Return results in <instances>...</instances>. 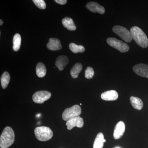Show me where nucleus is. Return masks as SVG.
Returning <instances> with one entry per match:
<instances>
[{
    "label": "nucleus",
    "instance_id": "1",
    "mask_svg": "<svg viewBox=\"0 0 148 148\" xmlns=\"http://www.w3.org/2000/svg\"><path fill=\"white\" fill-rule=\"evenodd\" d=\"M132 38L140 47L146 48L148 46V39L145 34L138 27H132L130 30Z\"/></svg>",
    "mask_w": 148,
    "mask_h": 148
},
{
    "label": "nucleus",
    "instance_id": "2",
    "mask_svg": "<svg viewBox=\"0 0 148 148\" xmlns=\"http://www.w3.org/2000/svg\"><path fill=\"white\" fill-rule=\"evenodd\" d=\"M15 135L13 129L7 126L4 128L0 137V147L1 148H8L14 142Z\"/></svg>",
    "mask_w": 148,
    "mask_h": 148
},
{
    "label": "nucleus",
    "instance_id": "3",
    "mask_svg": "<svg viewBox=\"0 0 148 148\" xmlns=\"http://www.w3.org/2000/svg\"><path fill=\"white\" fill-rule=\"evenodd\" d=\"M36 138L40 141H47L50 140L53 136V132L49 127L40 126L35 128Z\"/></svg>",
    "mask_w": 148,
    "mask_h": 148
},
{
    "label": "nucleus",
    "instance_id": "4",
    "mask_svg": "<svg viewBox=\"0 0 148 148\" xmlns=\"http://www.w3.org/2000/svg\"><path fill=\"white\" fill-rule=\"evenodd\" d=\"M107 42L109 45L119 51L121 52H126L129 50V46L127 44L115 38H108Z\"/></svg>",
    "mask_w": 148,
    "mask_h": 148
},
{
    "label": "nucleus",
    "instance_id": "5",
    "mask_svg": "<svg viewBox=\"0 0 148 148\" xmlns=\"http://www.w3.org/2000/svg\"><path fill=\"white\" fill-rule=\"evenodd\" d=\"M81 112L80 107L78 105H75L64 111L62 114V118L64 120L68 121L73 118L79 116Z\"/></svg>",
    "mask_w": 148,
    "mask_h": 148
},
{
    "label": "nucleus",
    "instance_id": "6",
    "mask_svg": "<svg viewBox=\"0 0 148 148\" xmlns=\"http://www.w3.org/2000/svg\"><path fill=\"white\" fill-rule=\"evenodd\" d=\"M113 31L115 34L119 36L124 41L131 42L132 38L130 32L126 28L120 26H115L113 27Z\"/></svg>",
    "mask_w": 148,
    "mask_h": 148
},
{
    "label": "nucleus",
    "instance_id": "7",
    "mask_svg": "<svg viewBox=\"0 0 148 148\" xmlns=\"http://www.w3.org/2000/svg\"><path fill=\"white\" fill-rule=\"evenodd\" d=\"M51 92L46 90H40L35 92L33 95V100L35 103L42 104L51 97Z\"/></svg>",
    "mask_w": 148,
    "mask_h": 148
},
{
    "label": "nucleus",
    "instance_id": "8",
    "mask_svg": "<svg viewBox=\"0 0 148 148\" xmlns=\"http://www.w3.org/2000/svg\"><path fill=\"white\" fill-rule=\"evenodd\" d=\"M84 124V122L83 119L79 116L73 118L69 119L67 121L66 123L67 129L69 130H71L75 127L81 128L83 126Z\"/></svg>",
    "mask_w": 148,
    "mask_h": 148
},
{
    "label": "nucleus",
    "instance_id": "9",
    "mask_svg": "<svg viewBox=\"0 0 148 148\" xmlns=\"http://www.w3.org/2000/svg\"><path fill=\"white\" fill-rule=\"evenodd\" d=\"M133 70L138 75L148 78V65L147 64H137L133 67Z\"/></svg>",
    "mask_w": 148,
    "mask_h": 148
},
{
    "label": "nucleus",
    "instance_id": "10",
    "mask_svg": "<svg viewBox=\"0 0 148 148\" xmlns=\"http://www.w3.org/2000/svg\"><path fill=\"white\" fill-rule=\"evenodd\" d=\"M125 130V125L123 121L119 122L114 129L113 136L115 140H119L122 137Z\"/></svg>",
    "mask_w": 148,
    "mask_h": 148
},
{
    "label": "nucleus",
    "instance_id": "11",
    "mask_svg": "<svg viewBox=\"0 0 148 148\" xmlns=\"http://www.w3.org/2000/svg\"><path fill=\"white\" fill-rule=\"evenodd\" d=\"M86 8L88 10L94 13L98 12L100 14H103L105 12L104 8L95 2H90L88 3L86 5Z\"/></svg>",
    "mask_w": 148,
    "mask_h": 148
},
{
    "label": "nucleus",
    "instance_id": "12",
    "mask_svg": "<svg viewBox=\"0 0 148 148\" xmlns=\"http://www.w3.org/2000/svg\"><path fill=\"white\" fill-rule=\"evenodd\" d=\"M118 93L115 90H110L103 92L101 95V98L106 101H114L118 98Z\"/></svg>",
    "mask_w": 148,
    "mask_h": 148
},
{
    "label": "nucleus",
    "instance_id": "13",
    "mask_svg": "<svg viewBox=\"0 0 148 148\" xmlns=\"http://www.w3.org/2000/svg\"><path fill=\"white\" fill-rule=\"evenodd\" d=\"M47 48L52 51L59 50L62 49L61 42L58 39L51 38L47 44Z\"/></svg>",
    "mask_w": 148,
    "mask_h": 148
},
{
    "label": "nucleus",
    "instance_id": "14",
    "mask_svg": "<svg viewBox=\"0 0 148 148\" xmlns=\"http://www.w3.org/2000/svg\"><path fill=\"white\" fill-rule=\"evenodd\" d=\"M69 61V59L66 56H61L56 59L55 63L56 66L58 67L60 71H62L68 64Z\"/></svg>",
    "mask_w": 148,
    "mask_h": 148
},
{
    "label": "nucleus",
    "instance_id": "15",
    "mask_svg": "<svg viewBox=\"0 0 148 148\" xmlns=\"http://www.w3.org/2000/svg\"><path fill=\"white\" fill-rule=\"evenodd\" d=\"M104 135L102 132L98 133L96 136L93 143V148H103L104 143L106 142Z\"/></svg>",
    "mask_w": 148,
    "mask_h": 148
},
{
    "label": "nucleus",
    "instance_id": "16",
    "mask_svg": "<svg viewBox=\"0 0 148 148\" xmlns=\"http://www.w3.org/2000/svg\"><path fill=\"white\" fill-rule=\"evenodd\" d=\"M62 23L64 27L70 31H75L76 29L73 21L70 17H66L63 18L62 20Z\"/></svg>",
    "mask_w": 148,
    "mask_h": 148
},
{
    "label": "nucleus",
    "instance_id": "17",
    "mask_svg": "<svg viewBox=\"0 0 148 148\" xmlns=\"http://www.w3.org/2000/svg\"><path fill=\"white\" fill-rule=\"evenodd\" d=\"M130 101L131 105L134 108L138 110H141L143 107V103L140 98L134 96L130 97Z\"/></svg>",
    "mask_w": 148,
    "mask_h": 148
},
{
    "label": "nucleus",
    "instance_id": "18",
    "mask_svg": "<svg viewBox=\"0 0 148 148\" xmlns=\"http://www.w3.org/2000/svg\"><path fill=\"white\" fill-rule=\"evenodd\" d=\"M82 69V65L81 63H77L75 64L71 71V75L72 77L77 78Z\"/></svg>",
    "mask_w": 148,
    "mask_h": 148
},
{
    "label": "nucleus",
    "instance_id": "19",
    "mask_svg": "<svg viewBox=\"0 0 148 148\" xmlns=\"http://www.w3.org/2000/svg\"><path fill=\"white\" fill-rule=\"evenodd\" d=\"M36 73L37 76L40 78L45 76L47 73L45 66L42 63H39L37 64L36 68Z\"/></svg>",
    "mask_w": 148,
    "mask_h": 148
},
{
    "label": "nucleus",
    "instance_id": "20",
    "mask_svg": "<svg viewBox=\"0 0 148 148\" xmlns=\"http://www.w3.org/2000/svg\"><path fill=\"white\" fill-rule=\"evenodd\" d=\"M10 77L8 72H5L2 75L1 77V85L3 89L7 87L10 81Z\"/></svg>",
    "mask_w": 148,
    "mask_h": 148
},
{
    "label": "nucleus",
    "instance_id": "21",
    "mask_svg": "<svg viewBox=\"0 0 148 148\" xmlns=\"http://www.w3.org/2000/svg\"><path fill=\"white\" fill-rule=\"evenodd\" d=\"M21 41L20 34H16L14 35L13 38V49L14 51H18L19 50L21 46Z\"/></svg>",
    "mask_w": 148,
    "mask_h": 148
},
{
    "label": "nucleus",
    "instance_id": "22",
    "mask_svg": "<svg viewBox=\"0 0 148 148\" xmlns=\"http://www.w3.org/2000/svg\"><path fill=\"white\" fill-rule=\"evenodd\" d=\"M69 48L74 53H82L85 51L84 47L83 46L77 45L73 43L69 45Z\"/></svg>",
    "mask_w": 148,
    "mask_h": 148
},
{
    "label": "nucleus",
    "instance_id": "23",
    "mask_svg": "<svg viewBox=\"0 0 148 148\" xmlns=\"http://www.w3.org/2000/svg\"><path fill=\"white\" fill-rule=\"evenodd\" d=\"M94 75V71L93 69L91 67H87L85 71V77L88 79L92 78Z\"/></svg>",
    "mask_w": 148,
    "mask_h": 148
},
{
    "label": "nucleus",
    "instance_id": "24",
    "mask_svg": "<svg viewBox=\"0 0 148 148\" xmlns=\"http://www.w3.org/2000/svg\"><path fill=\"white\" fill-rule=\"evenodd\" d=\"M33 1L37 7L41 9H45L46 7L45 2L43 0H33Z\"/></svg>",
    "mask_w": 148,
    "mask_h": 148
},
{
    "label": "nucleus",
    "instance_id": "25",
    "mask_svg": "<svg viewBox=\"0 0 148 148\" xmlns=\"http://www.w3.org/2000/svg\"><path fill=\"white\" fill-rule=\"evenodd\" d=\"M56 2L58 3L59 4L65 5L67 3V1L66 0H55Z\"/></svg>",
    "mask_w": 148,
    "mask_h": 148
},
{
    "label": "nucleus",
    "instance_id": "26",
    "mask_svg": "<svg viewBox=\"0 0 148 148\" xmlns=\"http://www.w3.org/2000/svg\"><path fill=\"white\" fill-rule=\"evenodd\" d=\"M3 24V20H2V19H1L0 20V25L1 26V25H2Z\"/></svg>",
    "mask_w": 148,
    "mask_h": 148
},
{
    "label": "nucleus",
    "instance_id": "27",
    "mask_svg": "<svg viewBox=\"0 0 148 148\" xmlns=\"http://www.w3.org/2000/svg\"><path fill=\"white\" fill-rule=\"evenodd\" d=\"M80 105H81V106H82V104H81V103H80Z\"/></svg>",
    "mask_w": 148,
    "mask_h": 148
},
{
    "label": "nucleus",
    "instance_id": "28",
    "mask_svg": "<svg viewBox=\"0 0 148 148\" xmlns=\"http://www.w3.org/2000/svg\"><path fill=\"white\" fill-rule=\"evenodd\" d=\"M115 148H120V147H116Z\"/></svg>",
    "mask_w": 148,
    "mask_h": 148
}]
</instances>
